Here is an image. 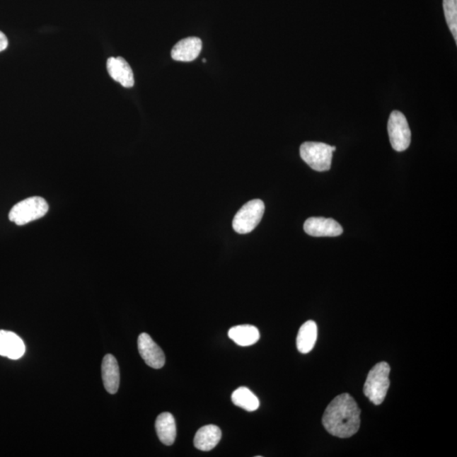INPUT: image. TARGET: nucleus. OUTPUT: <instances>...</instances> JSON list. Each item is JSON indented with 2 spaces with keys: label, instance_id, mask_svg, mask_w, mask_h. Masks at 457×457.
Returning <instances> with one entry per match:
<instances>
[{
  "label": "nucleus",
  "instance_id": "1",
  "mask_svg": "<svg viewBox=\"0 0 457 457\" xmlns=\"http://www.w3.org/2000/svg\"><path fill=\"white\" fill-rule=\"evenodd\" d=\"M360 414L355 400L344 393L336 396L327 407L323 416V425L333 436L350 438L360 429Z\"/></svg>",
  "mask_w": 457,
  "mask_h": 457
},
{
  "label": "nucleus",
  "instance_id": "2",
  "mask_svg": "<svg viewBox=\"0 0 457 457\" xmlns=\"http://www.w3.org/2000/svg\"><path fill=\"white\" fill-rule=\"evenodd\" d=\"M391 366L386 361H381L369 371L364 383V395L371 403L381 405L385 400L390 387Z\"/></svg>",
  "mask_w": 457,
  "mask_h": 457
},
{
  "label": "nucleus",
  "instance_id": "3",
  "mask_svg": "<svg viewBox=\"0 0 457 457\" xmlns=\"http://www.w3.org/2000/svg\"><path fill=\"white\" fill-rule=\"evenodd\" d=\"M49 205L44 198L33 197L16 204L8 214V219L17 226H24L45 216Z\"/></svg>",
  "mask_w": 457,
  "mask_h": 457
},
{
  "label": "nucleus",
  "instance_id": "4",
  "mask_svg": "<svg viewBox=\"0 0 457 457\" xmlns=\"http://www.w3.org/2000/svg\"><path fill=\"white\" fill-rule=\"evenodd\" d=\"M301 158L316 171L330 169L333 151L332 146L323 142L307 141L300 148Z\"/></svg>",
  "mask_w": 457,
  "mask_h": 457
},
{
  "label": "nucleus",
  "instance_id": "5",
  "mask_svg": "<svg viewBox=\"0 0 457 457\" xmlns=\"http://www.w3.org/2000/svg\"><path fill=\"white\" fill-rule=\"evenodd\" d=\"M265 206L260 199L249 201L235 215L233 228L238 234H248L255 228L264 216Z\"/></svg>",
  "mask_w": 457,
  "mask_h": 457
},
{
  "label": "nucleus",
  "instance_id": "6",
  "mask_svg": "<svg viewBox=\"0 0 457 457\" xmlns=\"http://www.w3.org/2000/svg\"><path fill=\"white\" fill-rule=\"evenodd\" d=\"M388 133L392 148L398 152H403L410 146L412 133L406 116L402 112H392L388 122Z\"/></svg>",
  "mask_w": 457,
  "mask_h": 457
},
{
  "label": "nucleus",
  "instance_id": "7",
  "mask_svg": "<svg viewBox=\"0 0 457 457\" xmlns=\"http://www.w3.org/2000/svg\"><path fill=\"white\" fill-rule=\"evenodd\" d=\"M137 344L138 351L146 365L155 369L163 368L166 364L165 353L149 335L141 334L138 337Z\"/></svg>",
  "mask_w": 457,
  "mask_h": 457
},
{
  "label": "nucleus",
  "instance_id": "8",
  "mask_svg": "<svg viewBox=\"0 0 457 457\" xmlns=\"http://www.w3.org/2000/svg\"><path fill=\"white\" fill-rule=\"evenodd\" d=\"M304 231L314 237H335L342 234L343 228L333 219L312 217L304 223Z\"/></svg>",
  "mask_w": 457,
  "mask_h": 457
},
{
  "label": "nucleus",
  "instance_id": "9",
  "mask_svg": "<svg viewBox=\"0 0 457 457\" xmlns=\"http://www.w3.org/2000/svg\"><path fill=\"white\" fill-rule=\"evenodd\" d=\"M107 70L110 76L124 88H130L134 86V75L126 59L122 57H110L107 62Z\"/></svg>",
  "mask_w": 457,
  "mask_h": 457
},
{
  "label": "nucleus",
  "instance_id": "10",
  "mask_svg": "<svg viewBox=\"0 0 457 457\" xmlns=\"http://www.w3.org/2000/svg\"><path fill=\"white\" fill-rule=\"evenodd\" d=\"M202 42L199 37H189L176 44L171 51L172 59L176 62H190L200 54Z\"/></svg>",
  "mask_w": 457,
  "mask_h": 457
},
{
  "label": "nucleus",
  "instance_id": "11",
  "mask_svg": "<svg viewBox=\"0 0 457 457\" xmlns=\"http://www.w3.org/2000/svg\"><path fill=\"white\" fill-rule=\"evenodd\" d=\"M25 344L18 335L13 332L0 330V356L16 360L24 355Z\"/></svg>",
  "mask_w": 457,
  "mask_h": 457
},
{
  "label": "nucleus",
  "instance_id": "12",
  "mask_svg": "<svg viewBox=\"0 0 457 457\" xmlns=\"http://www.w3.org/2000/svg\"><path fill=\"white\" fill-rule=\"evenodd\" d=\"M102 378L106 391L110 394H115L120 386V368L113 355L108 354L103 357Z\"/></svg>",
  "mask_w": 457,
  "mask_h": 457
},
{
  "label": "nucleus",
  "instance_id": "13",
  "mask_svg": "<svg viewBox=\"0 0 457 457\" xmlns=\"http://www.w3.org/2000/svg\"><path fill=\"white\" fill-rule=\"evenodd\" d=\"M222 433L218 426L206 425L197 431L194 437V446L202 451L213 450L221 441Z\"/></svg>",
  "mask_w": 457,
  "mask_h": 457
},
{
  "label": "nucleus",
  "instance_id": "14",
  "mask_svg": "<svg viewBox=\"0 0 457 457\" xmlns=\"http://www.w3.org/2000/svg\"><path fill=\"white\" fill-rule=\"evenodd\" d=\"M155 429L159 441L163 445H173L176 438L175 420L170 412H163L157 417Z\"/></svg>",
  "mask_w": 457,
  "mask_h": 457
},
{
  "label": "nucleus",
  "instance_id": "15",
  "mask_svg": "<svg viewBox=\"0 0 457 457\" xmlns=\"http://www.w3.org/2000/svg\"><path fill=\"white\" fill-rule=\"evenodd\" d=\"M228 337L241 347L252 346L260 338V330L253 325H244L232 327L228 332Z\"/></svg>",
  "mask_w": 457,
  "mask_h": 457
},
{
  "label": "nucleus",
  "instance_id": "16",
  "mask_svg": "<svg viewBox=\"0 0 457 457\" xmlns=\"http://www.w3.org/2000/svg\"><path fill=\"white\" fill-rule=\"evenodd\" d=\"M318 337V327L316 323L309 320L300 328L296 337V347L301 353H308L316 346Z\"/></svg>",
  "mask_w": 457,
  "mask_h": 457
},
{
  "label": "nucleus",
  "instance_id": "17",
  "mask_svg": "<svg viewBox=\"0 0 457 457\" xmlns=\"http://www.w3.org/2000/svg\"><path fill=\"white\" fill-rule=\"evenodd\" d=\"M232 403L248 412H254L260 407V400L247 387H240L233 392Z\"/></svg>",
  "mask_w": 457,
  "mask_h": 457
},
{
  "label": "nucleus",
  "instance_id": "18",
  "mask_svg": "<svg viewBox=\"0 0 457 457\" xmlns=\"http://www.w3.org/2000/svg\"><path fill=\"white\" fill-rule=\"evenodd\" d=\"M443 8L448 27L457 42V0H443Z\"/></svg>",
  "mask_w": 457,
  "mask_h": 457
},
{
  "label": "nucleus",
  "instance_id": "19",
  "mask_svg": "<svg viewBox=\"0 0 457 457\" xmlns=\"http://www.w3.org/2000/svg\"><path fill=\"white\" fill-rule=\"evenodd\" d=\"M8 42L6 34L0 31V52L7 49Z\"/></svg>",
  "mask_w": 457,
  "mask_h": 457
},
{
  "label": "nucleus",
  "instance_id": "20",
  "mask_svg": "<svg viewBox=\"0 0 457 457\" xmlns=\"http://www.w3.org/2000/svg\"><path fill=\"white\" fill-rule=\"evenodd\" d=\"M335 150H336V146H332V151H333V152H335Z\"/></svg>",
  "mask_w": 457,
  "mask_h": 457
}]
</instances>
